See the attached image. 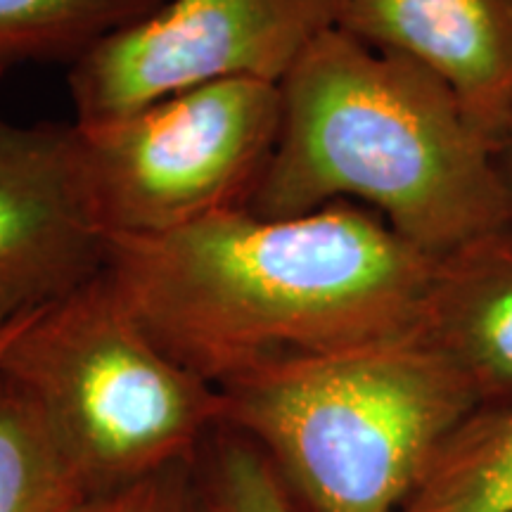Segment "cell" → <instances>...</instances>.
<instances>
[{
    "label": "cell",
    "mask_w": 512,
    "mask_h": 512,
    "mask_svg": "<svg viewBox=\"0 0 512 512\" xmlns=\"http://www.w3.org/2000/svg\"><path fill=\"white\" fill-rule=\"evenodd\" d=\"M67 512H207V505L195 460H190L105 494L81 498Z\"/></svg>",
    "instance_id": "14"
},
{
    "label": "cell",
    "mask_w": 512,
    "mask_h": 512,
    "mask_svg": "<svg viewBox=\"0 0 512 512\" xmlns=\"http://www.w3.org/2000/svg\"><path fill=\"white\" fill-rule=\"evenodd\" d=\"M335 24L439 76L494 140L512 107V0H349Z\"/></svg>",
    "instance_id": "8"
},
{
    "label": "cell",
    "mask_w": 512,
    "mask_h": 512,
    "mask_svg": "<svg viewBox=\"0 0 512 512\" xmlns=\"http://www.w3.org/2000/svg\"><path fill=\"white\" fill-rule=\"evenodd\" d=\"M79 128L0 110V335L105 271Z\"/></svg>",
    "instance_id": "7"
},
{
    "label": "cell",
    "mask_w": 512,
    "mask_h": 512,
    "mask_svg": "<svg viewBox=\"0 0 512 512\" xmlns=\"http://www.w3.org/2000/svg\"><path fill=\"white\" fill-rule=\"evenodd\" d=\"M273 155L245 207L285 219L354 202L446 256L510 228L494 140L439 76L337 24L280 83Z\"/></svg>",
    "instance_id": "2"
},
{
    "label": "cell",
    "mask_w": 512,
    "mask_h": 512,
    "mask_svg": "<svg viewBox=\"0 0 512 512\" xmlns=\"http://www.w3.org/2000/svg\"><path fill=\"white\" fill-rule=\"evenodd\" d=\"M320 3L325 5V8L330 10V15L335 17V22H337V17H339V12H342V8L344 5L349 3V0H320Z\"/></svg>",
    "instance_id": "17"
},
{
    "label": "cell",
    "mask_w": 512,
    "mask_h": 512,
    "mask_svg": "<svg viewBox=\"0 0 512 512\" xmlns=\"http://www.w3.org/2000/svg\"><path fill=\"white\" fill-rule=\"evenodd\" d=\"M494 166L501 185L508 226L512 228V107L494 136Z\"/></svg>",
    "instance_id": "15"
},
{
    "label": "cell",
    "mask_w": 512,
    "mask_h": 512,
    "mask_svg": "<svg viewBox=\"0 0 512 512\" xmlns=\"http://www.w3.org/2000/svg\"><path fill=\"white\" fill-rule=\"evenodd\" d=\"M437 256L373 209H223L110 240L105 275L147 335L216 389L302 358L418 339Z\"/></svg>",
    "instance_id": "1"
},
{
    "label": "cell",
    "mask_w": 512,
    "mask_h": 512,
    "mask_svg": "<svg viewBox=\"0 0 512 512\" xmlns=\"http://www.w3.org/2000/svg\"><path fill=\"white\" fill-rule=\"evenodd\" d=\"M195 472L207 512H294L264 453L223 422L195 456Z\"/></svg>",
    "instance_id": "13"
},
{
    "label": "cell",
    "mask_w": 512,
    "mask_h": 512,
    "mask_svg": "<svg viewBox=\"0 0 512 512\" xmlns=\"http://www.w3.org/2000/svg\"><path fill=\"white\" fill-rule=\"evenodd\" d=\"M332 24L320 0H166L69 64L74 124H105L211 83L280 86Z\"/></svg>",
    "instance_id": "6"
},
{
    "label": "cell",
    "mask_w": 512,
    "mask_h": 512,
    "mask_svg": "<svg viewBox=\"0 0 512 512\" xmlns=\"http://www.w3.org/2000/svg\"><path fill=\"white\" fill-rule=\"evenodd\" d=\"M283 117L278 83L238 79L79 126L88 190L107 240L157 238L245 207Z\"/></svg>",
    "instance_id": "5"
},
{
    "label": "cell",
    "mask_w": 512,
    "mask_h": 512,
    "mask_svg": "<svg viewBox=\"0 0 512 512\" xmlns=\"http://www.w3.org/2000/svg\"><path fill=\"white\" fill-rule=\"evenodd\" d=\"M401 512H512V408L472 413Z\"/></svg>",
    "instance_id": "10"
},
{
    "label": "cell",
    "mask_w": 512,
    "mask_h": 512,
    "mask_svg": "<svg viewBox=\"0 0 512 512\" xmlns=\"http://www.w3.org/2000/svg\"><path fill=\"white\" fill-rule=\"evenodd\" d=\"M166 0H0V72L76 62L95 43Z\"/></svg>",
    "instance_id": "11"
},
{
    "label": "cell",
    "mask_w": 512,
    "mask_h": 512,
    "mask_svg": "<svg viewBox=\"0 0 512 512\" xmlns=\"http://www.w3.org/2000/svg\"><path fill=\"white\" fill-rule=\"evenodd\" d=\"M294 512H401L477 396L420 339L285 363L221 389Z\"/></svg>",
    "instance_id": "3"
},
{
    "label": "cell",
    "mask_w": 512,
    "mask_h": 512,
    "mask_svg": "<svg viewBox=\"0 0 512 512\" xmlns=\"http://www.w3.org/2000/svg\"><path fill=\"white\" fill-rule=\"evenodd\" d=\"M0 373L36 408L83 498L195 460L221 389L147 335L105 271L24 325Z\"/></svg>",
    "instance_id": "4"
},
{
    "label": "cell",
    "mask_w": 512,
    "mask_h": 512,
    "mask_svg": "<svg viewBox=\"0 0 512 512\" xmlns=\"http://www.w3.org/2000/svg\"><path fill=\"white\" fill-rule=\"evenodd\" d=\"M81 498L36 408L0 373V512H67Z\"/></svg>",
    "instance_id": "12"
},
{
    "label": "cell",
    "mask_w": 512,
    "mask_h": 512,
    "mask_svg": "<svg viewBox=\"0 0 512 512\" xmlns=\"http://www.w3.org/2000/svg\"><path fill=\"white\" fill-rule=\"evenodd\" d=\"M34 316H36V313H34ZM29 320H31V316H29V318H24V320H19V323L15 325V328H10L8 332H3V335H0V361H3L5 351L10 349V344L15 342L17 335H19V332H22V328H24V325L29 323Z\"/></svg>",
    "instance_id": "16"
},
{
    "label": "cell",
    "mask_w": 512,
    "mask_h": 512,
    "mask_svg": "<svg viewBox=\"0 0 512 512\" xmlns=\"http://www.w3.org/2000/svg\"><path fill=\"white\" fill-rule=\"evenodd\" d=\"M418 339L463 375L482 411H510L512 228L439 256Z\"/></svg>",
    "instance_id": "9"
}]
</instances>
